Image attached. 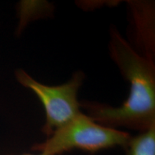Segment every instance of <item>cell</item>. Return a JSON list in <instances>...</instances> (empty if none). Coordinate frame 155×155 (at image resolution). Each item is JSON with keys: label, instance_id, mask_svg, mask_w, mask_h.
<instances>
[{"label": "cell", "instance_id": "obj_2", "mask_svg": "<svg viewBox=\"0 0 155 155\" xmlns=\"http://www.w3.org/2000/svg\"><path fill=\"white\" fill-rule=\"evenodd\" d=\"M131 138L127 131L105 127L81 113L45 141L33 145L32 150L49 155H60L73 150L96 152L116 147L125 149Z\"/></svg>", "mask_w": 155, "mask_h": 155}, {"label": "cell", "instance_id": "obj_4", "mask_svg": "<svg viewBox=\"0 0 155 155\" xmlns=\"http://www.w3.org/2000/svg\"><path fill=\"white\" fill-rule=\"evenodd\" d=\"M132 17L133 40L140 55L154 61V8L152 3L130 2L129 4Z\"/></svg>", "mask_w": 155, "mask_h": 155}, {"label": "cell", "instance_id": "obj_5", "mask_svg": "<svg viewBox=\"0 0 155 155\" xmlns=\"http://www.w3.org/2000/svg\"><path fill=\"white\" fill-rule=\"evenodd\" d=\"M124 150L126 155H155V126L131 137Z\"/></svg>", "mask_w": 155, "mask_h": 155}, {"label": "cell", "instance_id": "obj_1", "mask_svg": "<svg viewBox=\"0 0 155 155\" xmlns=\"http://www.w3.org/2000/svg\"><path fill=\"white\" fill-rule=\"evenodd\" d=\"M109 51L124 78L130 83V93L119 107L84 101L82 106L94 121L110 128L125 127L144 132L155 126V68L154 61L135 50L117 29L110 31Z\"/></svg>", "mask_w": 155, "mask_h": 155}, {"label": "cell", "instance_id": "obj_6", "mask_svg": "<svg viewBox=\"0 0 155 155\" xmlns=\"http://www.w3.org/2000/svg\"><path fill=\"white\" fill-rule=\"evenodd\" d=\"M22 155H49L47 154H45V153H41V152H39L38 154H24Z\"/></svg>", "mask_w": 155, "mask_h": 155}, {"label": "cell", "instance_id": "obj_3", "mask_svg": "<svg viewBox=\"0 0 155 155\" xmlns=\"http://www.w3.org/2000/svg\"><path fill=\"white\" fill-rule=\"evenodd\" d=\"M15 76L22 86L32 91L42 102L46 114L42 131L48 137L81 113L77 95L84 78L83 72H76L68 82L55 86L42 84L22 69L17 70Z\"/></svg>", "mask_w": 155, "mask_h": 155}]
</instances>
